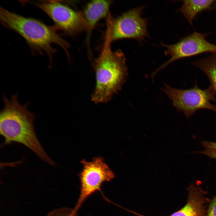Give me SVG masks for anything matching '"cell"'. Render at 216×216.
Instances as JSON below:
<instances>
[{
	"mask_svg": "<svg viewBox=\"0 0 216 216\" xmlns=\"http://www.w3.org/2000/svg\"><path fill=\"white\" fill-rule=\"evenodd\" d=\"M18 95L10 99L3 98L4 106L0 114V133L4 138V144L16 142L23 144L43 161L54 166L55 163L47 154L36 136L34 126V116L27 104L22 105Z\"/></svg>",
	"mask_w": 216,
	"mask_h": 216,
	"instance_id": "6da1fadb",
	"label": "cell"
},
{
	"mask_svg": "<svg viewBox=\"0 0 216 216\" xmlns=\"http://www.w3.org/2000/svg\"><path fill=\"white\" fill-rule=\"evenodd\" d=\"M112 42L107 30L103 48L94 63L96 83L91 98L96 104L110 100L121 89L127 77L125 56L120 49L112 50Z\"/></svg>",
	"mask_w": 216,
	"mask_h": 216,
	"instance_id": "7a4b0ae2",
	"label": "cell"
},
{
	"mask_svg": "<svg viewBox=\"0 0 216 216\" xmlns=\"http://www.w3.org/2000/svg\"><path fill=\"white\" fill-rule=\"evenodd\" d=\"M0 20L5 27L22 36L33 51L40 53L45 52L50 62L56 51L52 47L53 44L60 46L69 56V44L57 33L55 26H49L39 20L23 16L1 7Z\"/></svg>",
	"mask_w": 216,
	"mask_h": 216,
	"instance_id": "3957f363",
	"label": "cell"
},
{
	"mask_svg": "<svg viewBox=\"0 0 216 216\" xmlns=\"http://www.w3.org/2000/svg\"><path fill=\"white\" fill-rule=\"evenodd\" d=\"M165 94L171 100L173 106L182 111L187 118L201 109H207L216 112L215 94L209 86L202 89L196 84L191 88L181 89L172 88L166 84L163 89Z\"/></svg>",
	"mask_w": 216,
	"mask_h": 216,
	"instance_id": "277c9868",
	"label": "cell"
},
{
	"mask_svg": "<svg viewBox=\"0 0 216 216\" xmlns=\"http://www.w3.org/2000/svg\"><path fill=\"white\" fill-rule=\"evenodd\" d=\"M145 8L143 6L130 10L115 19L109 14L107 27L112 42L126 38L140 41L148 37L147 20L141 16Z\"/></svg>",
	"mask_w": 216,
	"mask_h": 216,
	"instance_id": "5b68a950",
	"label": "cell"
},
{
	"mask_svg": "<svg viewBox=\"0 0 216 216\" xmlns=\"http://www.w3.org/2000/svg\"><path fill=\"white\" fill-rule=\"evenodd\" d=\"M83 168L80 177V190L76 203L73 209L77 213L85 200L97 191H101L103 182L109 181L115 177V174L104 159L100 157L94 158L90 162L82 161Z\"/></svg>",
	"mask_w": 216,
	"mask_h": 216,
	"instance_id": "8992f818",
	"label": "cell"
},
{
	"mask_svg": "<svg viewBox=\"0 0 216 216\" xmlns=\"http://www.w3.org/2000/svg\"><path fill=\"white\" fill-rule=\"evenodd\" d=\"M34 3L51 19L56 29L70 35L86 30L82 13L75 11L60 1H44Z\"/></svg>",
	"mask_w": 216,
	"mask_h": 216,
	"instance_id": "52a82bcc",
	"label": "cell"
},
{
	"mask_svg": "<svg viewBox=\"0 0 216 216\" xmlns=\"http://www.w3.org/2000/svg\"><path fill=\"white\" fill-rule=\"evenodd\" d=\"M209 34V33H202L194 31L175 44L167 45L161 43V46L166 49L165 55L170 56V58L158 68L153 73V75L178 59L207 52H216V45L206 39Z\"/></svg>",
	"mask_w": 216,
	"mask_h": 216,
	"instance_id": "ba28073f",
	"label": "cell"
},
{
	"mask_svg": "<svg viewBox=\"0 0 216 216\" xmlns=\"http://www.w3.org/2000/svg\"><path fill=\"white\" fill-rule=\"evenodd\" d=\"M188 196L184 206L169 216H205L210 200L206 192L200 187L192 183L187 188ZM139 216H145L139 213Z\"/></svg>",
	"mask_w": 216,
	"mask_h": 216,
	"instance_id": "9c48e42d",
	"label": "cell"
},
{
	"mask_svg": "<svg viewBox=\"0 0 216 216\" xmlns=\"http://www.w3.org/2000/svg\"><path fill=\"white\" fill-rule=\"evenodd\" d=\"M112 3L110 0H93L85 7L81 13L86 25L88 40L92 31L98 21L110 14L109 9Z\"/></svg>",
	"mask_w": 216,
	"mask_h": 216,
	"instance_id": "30bf717a",
	"label": "cell"
},
{
	"mask_svg": "<svg viewBox=\"0 0 216 216\" xmlns=\"http://www.w3.org/2000/svg\"><path fill=\"white\" fill-rule=\"evenodd\" d=\"M214 2L213 0H184L178 10L188 22L193 26L194 20L197 15L203 11L211 8Z\"/></svg>",
	"mask_w": 216,
	"mask_h": 216,
	"instance_id": "8fae6325",
	"label": "cell"
},
{
	"mask_svg": "<svg viewBox=\"0 0 216 216\" xmlns=\"http://www.w3.org/2000/svg\"><path fill=\"white\" fill-rule=\"evenodd\" d=\"M192 65L201 70L206 75L210 86L216 94V52L208 57L193 62Z\"/></svg>",
	"mask_w": 216,
	"mask_h": 216,
	"instance_id": "7c38bea8",
	"label": "cell"
},
{
	"mask_svg": "<svg viewBox=\"0 0 216 216\" xmlns=\"http://www.w3.org/2000/svg\"><path fill=\"white\" fill-rule=\"evenodd\" d=\"M201 143L205 149L194 152L203 154L211 158L216 159V142L203 140Z\"/></svg>",
	"mask_w": 216,
	"mask_h": 216,
	"instance_id": "4fadbf2b",
	"label": "cell"
},
{
	"mask_svg": "<svg viewBox=\"0 0 216 216\" xmlns=\"http://www.w3.org/2000/svg\"><path fill=\"white\" fill-rule=\"evenodd\" d=\"M46 216H77L73 212V209L63 208L56 209L50 212Z\"/></svg>",
	"mask_w": 216,
	"mask_h": 216,
	"instance_id": "5bb4252c",
	"label": "cell"
},
{
	"mask_svg": "<svg viewBox=\"0 0 216 216\" xmlns=\"http://www.w3.org/2000/svg\"><path fill=\"white\" fill-rule=\"evenodd\" d=\"M205 216H216V196L210 200Z\"/></svg>",
	"mask_w": 216,
	"mask_h": 216,
	"instance_id": "9a60e30c",
	"label": "cell"
},
{
	"mask_svg": "<svg viewBox=\"0 0 216 216\" xmlns=\"http://www.w3.org/2000/svg\"><path fill=\"white\" fill-rule=\"evenodd\" d=\"M212 9H216V1L214 0V2L212 7Z\"/></svg>",
	"mask_w": 216,
	"mask_h": 216,
	"instance_id": "2e32d148",
	"label": "cell"
}]
</instances>
